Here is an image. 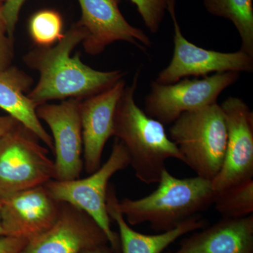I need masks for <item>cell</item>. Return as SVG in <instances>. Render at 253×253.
Wrapping results in <instances>:
<instances>
[{"label": "cell", "instance_id": "obj_1", "mask_svg": "<svg viewBox=\"0 0 253 253\" xmlns=\"http://www.w3.org/2000/svg\"><path fill=\"white\" fill-rule=\"evenodd\" d=\"M78 22L63 35L56 45L37 46L23 56V62L40 74L36 86L27 94L37 106L52 100L84 99L102 92L123 79L121 70L100 71L82 61L73 49L86 38Z\"/></svg>", "mask_w": 253, "mask_h": 253}, {"label": "cell", "instance_id": "obj_2", "mask_svg": "<svg viewBox=\"0 0 253 253\" xmlns=\"http://www.w3.org/2000/svg\"><path fill=\"white\" fill-rule=\"evenodd\" d=\"M140 70L130 85L125 86L118 100L113 136L124 145L136 177L146 184H158L168 160L184 163L177 146L168 136L165 126L148 116L136 104Z\"/></svg>", "mask_w": 253, "mask_h": 253}, {"label": "cell", "instance_id": "obj_3", "mask_svg": "<svg viewBox=\"0 0 253 253\" xmlns=\"http://www.w3.org/2000/svg\"><path fill=\"white\" fill-rule=\"evenodd\" d=\"M158 184L157 189L149 196L118 200V210L129 225L148 223L156 232H165L214 204L216 193L212 182L199 176L180 179L166 168Z\"/></svg>", "mask_w": 253, "mask_h": 253}, {"label": "cell", "instance_id": "obj_4", "mask_svg": "<svg viewBox=\"0 0 253 253\" xmlns=\"http://www.w3.org/2000/svg\"><path fill=\"white\" fill-rule=\"evenodd\" d=\"M171 140L196 176L212 181L220 171L227 143L225 116L220 105L182 113L169 129Z\"/></svg>", "mask_w": 253, "mask_h": 253}, {"label": "cell", "instance_id": "obj_5", "mask_svg": "<svg viewBox=\"0 0 253 253\" xmlns=\"http://www.w3.org/2000/svg\"><path fill=\"white\" fill-rule=\"evenodd\" d=\"M40 141L21 123L0 138V199L55 179L54 161Z\"/></svg>", "mask_w": 253, "mask_h": 253}, {"label": "cell", "instance_id": "obj_6", "mask_svg": "<svg viewBox=\"0 0 253 253\" xmlns=\"http://www.w3.org/2000/svg\"><path fill=\"white\" fill-rule=\"evenodd\" d=\"M129 164L127 151L122 142L116 139L107 161L87 177L71 181L53 179L44 184L55 199L73 205L93 218L107 236L114 253H120V238L111 229L106 206L108 189L111 178Z\"/></svg>", "mask_w": 253, "mask_h": 253}, {"label": "cell", "instance_id": "obj_7", "mask_svg": "<svg viewBox=\"0 0 253 253\" xmlns=\"http://www.w3.org/2000/svg\"><path fill=\"white\" fill-rule=\"evenodd\" d=\"M239 79L240 73L225 72L183 78L172 84L152 81L145 98V113L163 126L172 124L182 113L217 103L221 93Z\"/></svg>", "mask_w": 253, "mask_h": 253}, {"label": "cell", "instance_id": "obj_8", "mask_svg": "<svg viewBox=\"0 0 253 253\" xmlns=\"http://www.w3.org/2000/svg\"><path fill=\"white\" fill-rule=\"evenodd\" d=\"M167 10L174 24V52L167 67L158 74L156 82L168 84L183 78L206 77L210 73L253 72V56L240 49L221 52L199 47L183 36L175 13V0H167Z\"/></svg>", "mask_w": 253, "mask_h": 253}, {"label": "cell", "instance_id": "obj_9", "mask_svg": "<svg viewBox=\"0 0 253 253\" xmlns=\"http://www.w3.org/2000/svg\"><path fill=\"white\" fill-rule=\"evenodd\" d=\"M81 101L79 99H68L59 104L44 103L36 108L38 118L48 125L52 133L56 157L54 180L79 179L84 169Z\"/></svg>", "mask_w": 253, "mask_h": 253}, {"label": "cell", "instance_id": "obj_10", "mask_svg": "<svg viewBox=\"0 0 253 253\" xmlns=\"http://www.w3.org/2000/svg\"><path fill=\"white\" fill-rule=\"evenodd\" d=\"M225 116L227 143L220 171L211 182L215 193L253 177V113L241 98L220 105Z\"/></svg>", "mask_w": 253, "mask_h": 253}, {"label": "cell", "instance_id": "obj_11", "mask_svg": "<svg viewBox=\"0 0 253 253\" xmlns=\"http://www.w3.org/2000/svg\"><path fill=\"white\" fill-rule=\"evenodd\" d=\"M61 202L45 186L18 191L0 199V218L4 236L30 241L51 229L59 218Z\"/></svg>", "mask_w": 253, "mask_h": 253}, {"label": "cell", "instance_id": "obj_12", "mask_svg": "<svg viewBox=\"0 0 253 253\" xmlns=\"http://www.w3.org/2000/svg\"><path fill=\"white\" fill-rule=\"evenodd\" d=\"M82 11L78 23L87 36L83 42L86 54L96 56L110 44L124 41L146 51L152 42L142 30L126 21L119 9L121 0H78Z\"/></svg>", "mask_w": 253, "mask_h": 253}, {"label": "cell", "instance_id": "obj_13", "mask_svg": "<svg viewBox=\"0 0 253 253\" xmlns=\"http://www.w3.org/2000/svg\"><path fill=\"white\" fill-rule=\"evenodd\" d=\"M109 244L99 224L81 209L61 202L54 226L28 241L21 253H81L85 250Z\"/></svg>", "mask_w": 253, "mask_h": 253}, {"label": "cell", "instance_id": "obj_14", "mask_svg": "<svg viewBox=\"0 0 253 253\" xmlns=\"http://www.w3.org/2000/svg\"><path fill=\"white\" fill-rule=\"evenodd\" d=\"M126 86V81L122 79L102 92L81 100L83 163L87 174L101 167L105 146L114 132L116 106Z\"/></svg>", "mask_w": 253, "mask_h": 253}, {"label": "cell", "instance_id": "obj_15", "mask_svg": "<svg viewBox=\"0 0 253 253\" xmlns=\"http://www.w3.org/2000/svg\"><path fill=\"white\" fill-rule=\"evenodd\" d=\"M166 253H253V214L222 218L181 240L179 249Z\"/></svg>", "mask_w": 253, "mask_h": 253}, {"label": "cell", "instance_id": "obj_16", "mask_svg": "<svg viewBox=\"0 0 253 253\" xmlns=\"http://www.w3.org/2000/svg\"><path fill=\"white\" fill-rule=\"evenodd\" d=\"M118 200L115 186L109 184L106 206L110 218L117 224L119 229L120 253H163L179 238L208 226V221L199 214L172 230L154 235L141 234L131 229L122 213L118 211Z\"/></svg>", "mask_w": 253, "mask_h": 253}, {"label": "cell", "instance_id": "obj_17", "mask_svg": "<svg viewBox=\"0 0 253 253\" xmlns=\"http://www.w3.org/2000/svg\"><path fill=\"white\" fill-rule=\"evenodd\" d=\"M31 76L16 66L0 72V109L33 131L51 151H54L52 137L41 124L36 114L38 106L28 97L33 85Z\"/></svg>", "mask_w": 253, "mask_h": 253}, {"label": "cell", "instance_id": "obj_18", "mask_svg": "<svg viewBox=\"0 0 253 253\" xmlns=\"http://www.w3.org/2000/svg\"><path fill=\"white\" fill-rule=\"evenodd\" d=\"M206 10L234 25L241 39V50L253 56V0H204Z\"/></svg>", "mask_w": 253, "mask_h": 253}, {"label": "cell", "instance_id": "obj_19", "mask_svg": "<svg viewBox=\"0 0 253 253\" xmlns=\"http://www.w3.org/2000/svg\"><path fill=\"white\" fill-rule=\"evenodd\" d=\"M222 218H242L253 213V179L241 181L216 193L214 204Z\"/></svg>", "mask_w": 253, "mask_h": 253}, {"label": "cell", "instance_id": "obj_20", "mask_svg": "<svg viewBox=\"0 0 253 253\" xmlns=\"http://www.w3.org/2000/svg\"><path fill=\"white\" fill-rule=\"evenodd\" d=\"M30 36L37 46H51L63 38V20L59 12L45 9L31 18L28 25Z\"/></svg>", "mask_w": 253, "mask_h": 253}, {"label": "cell", "instance_id": "obj_21", "mask_svg": "<svg viewBox=\"0 0 253 253\" xmlns=\"http://www.w3.org/2000/svg\"><path fill=\"white\" fill-rule=\"evenodd\" d=\"M137 8L146 28L153 34L159 31L167 10V0H130Z\"/></svg>", "mask_w": 253, "mask_h": 253}, {"label": "cell", "instance_id": "obj_22", "mask_svg": "<svg viewBox=\"0 0 253 253\" xmlns=\"http://www.w3.org/2000/svg\"><path fill=\"white\" fill-rule=\"evenodd\" d=\"M14 59V39L8 34L3 14V4L0 3V72L12 66Z\"/></svg>", "mask_w": 253, "mask_h": 253}, {"label": "cell", "instance_id": "obj_23", "mask_svg": "<svg viewBox=\"0 0 253 253\" xmlns=\"http://www.w3.org/2000/svg\"><path fill=\"white\" fill-rule=\"evenodd\" d=\"M26 0H6L3 4V14L8 34L10 38L14 39L15 28L18 22V16L21 7Z\"/></svg>", "mask_w": 253, "mask_h": 253}, {"label": "cell", "instance_id": "obj_24", "mask_svg": "<svg viewBox=\"0 0 253 253\" xmlns=\"http://www.w3.org/2000/svg\"><path fill=\"white\" fill-rule=\"evenodd\" d=\"M28 242L20 238L0 236V253H21Z\"/></svg>", "mask_w": 253, "mask_h": 253}, {"label": "cell", "instance_id": "obj_25", "mask_svg": "<svg viewBox=\"0 0 253 253\" xmlns=\"http://www.w3.org/2000/svg\"><path fill=\"white\" fill-rule=\"evenodd\" d=\"M19 123L17 120L11 117L9 115L4 116H0V138L9 132L11 129Z\"/></svg>", "mask_w": 253, "mask_h": 253}, {"label": "cell", "instance_id": "obj_26", "mask_svg": "<svg viewBox=\"0 0 253 253\" xmlns=\"http://www.w3.org/2000/svg\"><path fill=\"white\" fill-rule=\"evenodd\" d=\"M81 253H114V252L109 244H106L85 250Z\"/></svg>", "mask_w": 253, "mask_h": 253}, {"label": "cell", "instance_id": "obj_27", "mask_svg": "<svg viewBox=\"0 0 253 253\" xmlns=\"http://www.w3.org/2000/svg\"><path fill=\"white\" fill-rule=\"evenodd\" d=\"M4 236V231H3L2 226H1V218H0V236Z\"/></svg>", "mask_w": 253, "mask_h": 253}, {"label": "cell", "instance_id": "obj_28", "mask_svg": "<svg viewBox=\"0 0 253 253\" xmlns=\"http://www.w3.org/2000/svg\"><path fill=\"white\" fill-rule=\"evenodd\" d=\"M5 1H6V0H0V3H1V4H4Z\"/></svg>", "mask_w": 253, "mask_h": 253}]
</instances>
